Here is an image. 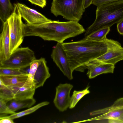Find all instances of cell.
<instances>
[{
	"instance_id": "cell-1",
	"label": "cell",
	"mask_w": 123,
	"mask_h": 123,
	"mask_svg": "<svg viewBox=\"0 0 123 123\" xmlns=\"http://www.w3.org/2000/svg\"><path fill=\"white\" fill-rule=\"evenodd\" d=\"M62 44L73 71L75 70L83 72L86 64L105 54L108 49L103 40L97 41L87 38L78 41L63 43Z\"/></svg>"
},
{
	"instance_id": "cell-2",
	"label": "cell",
	"mask_w": 123,
	"mask_h": 123,
	"mask_svg": "<svg viewBox=\"0 0 123 123\" xmlns=\"http://www.w3.org/2000/svg\"><path fill=\"white\" fill-rule=\"evenodd\" d=\"M86 31L83 26L78 22L52 20L40 24H25L24 36H37L44 40L62 43L67 39L76 36Z\"/></svg>"
},
{
	"instance_id": "cell-3",
	"label": "cell",
	"mask_w": 123,
	"mask_h": 123,
	"mask_svg": "<svg viewBox=\"0 0 123 123\" xmlns=\"http://www.w3.org/2000/svg\"><path fill=\"white\" fill-rule=\"evenodd\" d=\"M95 20L86 31L85 38L101 29L110 28L123 19V0L97 6Z\"/></svg>"
},
{
	"instance_id": "cell-4",
	"label": "cell",
	"mask_w": 123,
	"mask_h": 123,
	"mask_svg": "<svg viewBox=\"0 0 123 123\" xmlns=\"http://www.w3.org/2000/svg\"><path fill=\"white\" fill-rule=\"evenodd\" d=\"M85 0H53L51 12L69 21L78 22L85 11Z\"/></svg>"
},
{
	"instance_id": "cell-5",
	"label": "cell",
	"mask_w": 123,
	"mask_h": 123,
	"mask_svg": "<svg viewBox=\"0 0 123 123\" xmlns=\"http://www.w3.org/2000/svg\"><path fill=\"white\" fill-rule=\"evenodd\" d=\"M13 11L7 19L10 38V51L11 54L19 48L23 40L24 29L25 25L16 4L14 5Z\"/></svg>"
},
{
	"instance_id": "cell-6",
	"label": "cell",
	"mask_w": 123,
	"mask_h": 123,
	"mask_svg": "<svg viewBox=\"0 0 123 123\" xmlns=\"http://www.w3.org/2000/svg\"><path fill=\"white\" fill-rule=\"evenodd\" d=\"M36 59L34 52L28 47L18 48L7 59L0 62V67L19 69Z\"/></svg>"
},
{
	"instance_id": "cell-7",
	"label": "cell",
	"mask_w": 123,
	"mask_h": 123,
	"mask_svg": "<svg viewBox=\"0 0 123 123\" xmlns=\"http://www.w3.org/2000/svg\"><path fill=\"white\" fill-rule=\"evenodd\" d=\"M90 114L91 116L99 115L91 119L76 122L97 120L107 121L109 119H115L123 123V98H118L110 106L93 111L90 112Z\"/></svg>"
},
{
	"instance_id": "cell-8",
	"label": "cell",
	"mask_w": 123,
	"mask_h": 123,
	"mask_svg": "<svg viewBox=\"0 0 123 123\" xmlns=\"http://www.w3.org/2000/svg\"><path fill=\"white\" fill-rule=\"evenodd\" d=\"M103 40L107 44V51L89 62L105 63L115 65L118 62L123 60V47L120 43L106 37Z\"/></svg>"
},
{
	"instance_id": "cell-9",
	"label": "cell",
	"mask_w": 123,
	"mask_h": 123,
	"mask_svg": "<svg viewBox=\"0 0 123 123\" xmlns=\"http://www.w3.org/2000/svg\"><path fill=\"white\" fill-rule=\"evenodd\" d=\"M51 56L64 74L69 80L72 79L73 71L62 43H57L53 47Z\"/></svg>"
},
{
	"instance_id": "cell-10",
	"label": "cell",
	"mask_w": 123,
	"mask_h": 123,
	"mask_svg": "<svg viewBox=\"0 0 123 123\" xmlns=\"http://www.w3.org/2000/svg\"><path fill=\"white\" fill-rule=\"evenodd\" d=\"M73 87L69 83L60 84L56 88V92L53 101L56 108L60 111L66 110L69 107L70 93Z\"/></svg>"
},
{
	"instance_id": "cell-11",
	"label": "cell",
	"mask_w": 123,
	"mask_h": 123,
	"mask_svg": "<svg viewBox=\"0 0 123 123\" xmlns=\"http://www.w3.org/2000/svg\"><path fill=\"white\" fill-rule=\"evenodd\" d=\"M22 18L29 25H36L51 21L49 19L35 10L25 5L18 3L16 4Z\"/></svg>"
},
{
	"instance_id": "cell-12",
	"label": "cell",
	"mask_w": 123,
	"mask_h": 123,
	"mask_svg": "<svg viewBox=\"0 0 123 123\" xmlns=\"http://www.w3.org/2000/svg\"><path fill=\"white\" fill-rule=\"evenodd\" d=\"M10 42L9 28L7 20L3 23L0 34V62L7 59L10 55Z\"/></svg>"
},
{
	"instance_id": "cell-13",
	"label": "cell",
	"mask_w": 123,
	"mask_h": 123,
	"mask_svg": "<svg viewBox=\"0 0 123 123\" xmlns=\"http://www.w3.org/2000/svg\"><path fill=\"white\" fill-rule=\"evenodd\" d=\"M85 66L88 69L87 73L89 79L94 78L100 74L108 73H113L115 67L112 64L99 63H91Z\"/></svg>"
},
{
	"instance_id": "cell-14",
	"label": "cell",
	"mask_w": 123,
	"mask_h": 123,
	"mask_svg": "<svg viewBox=\"0 0 123 123\" xmlns=\"http://www.w3.org/2000/svg\"><path fill=\"white\" fill-rule=\"evenodd\" d=\"M39 60V64L33 80V83L36 89L43 86L46 81L50 76L45 59L41 57Z\"/></svg>"
},
{
	"instance_id": "cell-15",
	"label": "cell",
	"mask_w": 123,
	"mask_h": 123,
	"mask_svg": "<svg viewBox=\"0 0 123 123\" xmlns=\"http://www.w3.org/2000/svg\"><path fill=\"white\" fill-rule=\"evenodd\" d=\"M8 86L13 92L14 94V98L18 99L33 98V96L36 89L34 85L31 86L24 85L22 86Z\"/></svg>"
},
{
	"instance_id": "cell-16",
	"label": "cell",
	"mask_w": 123,
	"mask_h": 123,
	"mask_svg": "<svg viewBox=\"0 0 123 123\" xmlns=\"http://www.w3.org/2000/svg\"><path fill=\"white\" fill-rule=\"evenodd\" d=\"M28 75L24 74L15 75H0V80L7 86H22L26 83Z\"/></svg>"
},
{
	"instance_id": "cell-17",
	"label": "cell",
	"mask_w": 123,
	"mask_h": 123,
	"mask_svg": "<svg viewBox=\"0 0 123 123\" xmlns=\"http://www.w3.org/2000/svg\"><path fill=\"white\" fill-rule=\"evenodd\" d=\"M36 102L33 98L25 99H13L6 103L9 108L12 111H15L20 109L29 108L33 105Z\"/></svg>"
},
{
	"instance_id": "cell-18",
	"label": "cell",
	"mask_w": 123,
	"mask_h": 123,
	"mask_svg": "<svg viewBox=\"0 0 123 123\" xmlns=\"http://www.w3.org/2000/svg\"><path fill=\"white\" fill-rule=\"evenodd\" d=\"M14 9L10 0H0V18L3 23L7 21Z\"/></svg>"
},
{
	"instance_id": "cell-19",
	"label": "cell",
	"mask_w": 123,
	"mask_h": 123,
	"mask_svg": "<svg viewBox=\"0 0 123 123\" xmlns=\"http://www.w3.org/2000/svg\"><path fill=\"white\" fill-rule=\"evenodd\" d=\"M49 104V102L48 101L42 102L27 110L6 116L13 119L18 118L31 113L40 108L47 105Z\"/></svg>"
},
{
	"instance_id": "cell-20",
	"label": "cell",
	"mask_w": 123,
	"mask_h": 123,
	"mask_svg": "<svg viewBox=\"0 0 123 123\" xmlns=\"http://www.w3.org/2000/svg\"><path fill=\"white\" fill-rule=\"evenodd\" d=\"M89 86H87L85 89L80 91L74 90L70 98L69 108L72 109L74 108L79 101L83 97L90 93L88 89Z\"/></svg>"
},
{
	"instance_id": "cell-21",
	"label": "cell",
	"mask_w": 123,
	"mask_h": 123,
	"mask_svg": "<svg viewBox=\"0 0 123 123\" xmlns=\"http://www.w3.org/2000/svg\"><path fill=\"white\" fill-rule=\"evenodd\" d=\"M14 94L11 90L0 80V98L6 103L14 98Z\"/></svg>"
},
{
	"instance_id": "cell-22",
	"label": "cell",
	"mask_w": 123,
	"mask_h": 123,
	"mask_svg": "<svg viewBox=\"0 0 123 123\" xmlns=\"http://www.w3.org/2000/svg\"><path fill=\"white\" fill-rule=\"evenodd\" d=\"M110 31V27L104 28L94 31L85 38L97 41H102L106 37Z\"/></svg>"
},
{
	"instance_id": "cell-23",
	"label": "cell",
	"mask_w": 123,
	"mask_h": 123,
	"mask_svg": "<svg viewBox=\"0 0 123 123\" xmlns=\"http://www.w3.org/2000/svg\"><path fill=\"white\" fill-rule=\"evenodd\" d=\"M39 63V59H36L30 63V71L28 74L27 79L24 85L31 86L35 85L33 83L34 78Z\"/></svg>"
},
{
	"instance_id": "cell-24",
	"label": "cell",
	"mask_w": 123,
	"mask_h": 123,
	"mask_svg": "<svg viewBox=\"0 0 123 123\" xmlns=\"http://www.w3.org/2000/svg\"><path fill=\"white\" fill-rule=\"evenodd\" d=\"M24 74L19 69L0 67V75H15Z\"/></svg>"
},
{
	"instance_id": "cell-25",
	"label": "cell",
	"mask_w": 123,
	"mask_h": 123,
	"mask_svg": "<svg viewBox=\"0 0 123 123\" xmlns=\"http://www.w3.org/2000/svg\"><path fill=\"white\" fill-rule=\"evenodd\" d=\"M16 113L12 111L7 105L6 102L2 99L0 98V114H9L10 115Z\"/></svg>"
},
{
	"instance_id": "cell-26",
	"label": "cell",
	"mask_w": 123,
	"mask_h": 123,
	"mask_svg": "<svg viewBox=\"0 0 123 123\" xmlns=\"http://www.w3.org/2000/svg\"><path fill=\"white\" fill-rule=\"evenodd\" d=\"M121 0H93L92 4L97 6Z\"/></svg>"
},
{
	"instance_id": "cell-27",
	"label": "cell",
	"mask_w": 123,
	"mask_h": 123,
	"mask_svg": "<svg viewBox=\"0 0 123 123\" xmlns=\"http://www.w3.org/2000/svg\"><path fill=\"white\" fill-rule=\"evenodd\" d=\"M32 4L43 8L46 5V0H28Z\"/></svg>"
},
{
	"instance_id": "cell-28",
	"label": "cell",
	"mask_w": 123,
	"mask_h": 123,
	"mask_svg": "<svg viewBox=\"0 0 123 123\" xmlns=\"http://www.w3.org/2000/svg\"><path fill=\"white\" fill-rule=\"evenodd\" d=\"M13 119L7 117L6 116L0 117V123H14Z\"/></svg>"
},
{
	"instance_id": "cell-29",
	"label": "cell",
	"mask_w": 123,
	"mask_h": 123,
	"mask_svg": "<svg viewBox=\"0 0 123 123\" xmlns=\"http://www.w3.org/2000/svg\"><path fill=\"white\" fill-rule=\"evenodd\" d=\"M117 27L118 32L123 36V19L117 24Z\"/></svg>"
},
{
	"instance_id": "cell-30",
	"label": "cell",
	"mask_w": 123,
	"mask_h": 123,
	"mask_svg": "<svg viewBox=\"0 0 123 123\" xmlns=\"http://www.w3.org/2000/svg\"><path fill=\"white\" fill-rule=\"evenodd\" d=\"M30 69V64L23 67L19 69V71L24 74H28Z\"/></svg>"
},
{
	"instance_id": "cell-31",
	"label": "cell",
	"mask_w": 123,
	"mask_h": 123,
	"mask_svg": "<svg viewBox=\"0 0 123 123\" xmlns=\"http://www.w3.org/2000/svg\"><path fill=\"white\" fill-rule=\"evenodd\" d=\"M93 0H85V8L88 7L92 4Z\"/></svg>"
}]
</instances>
